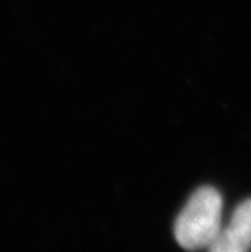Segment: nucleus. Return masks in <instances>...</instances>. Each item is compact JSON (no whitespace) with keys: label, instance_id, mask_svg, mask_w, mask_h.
Here are the masks:
<instances>
[{"label":"nucleus","instance_id":"f257e3e1","mask_svg":"<svg viewBox=\"0 0 251 252\" xmlns=\"http://www.w3.org/2000/svg\"><path fill=\"white\" fill-rule=\"evenodd\" d=\"M222 208V196L214 187L197 189L176 219L178 245L187 251L209 249L220 232Z\"/></svg>","mask_w":251,"mask_h":252},{"label":"nucleus","instance_id":"f03ea898","mask_svg":"<svg viewBox=\"0 0 251 252\" xmlns=\"http://www.w3.org/2000/svg\"><path fill=\"white\" fill-rule=\"evenodd\" d=\"M251 250V198L236 208L231 221L220 229L209 252H250Z\"/></svg>","mask_w":251,"mask_h":252}]
</instances>
